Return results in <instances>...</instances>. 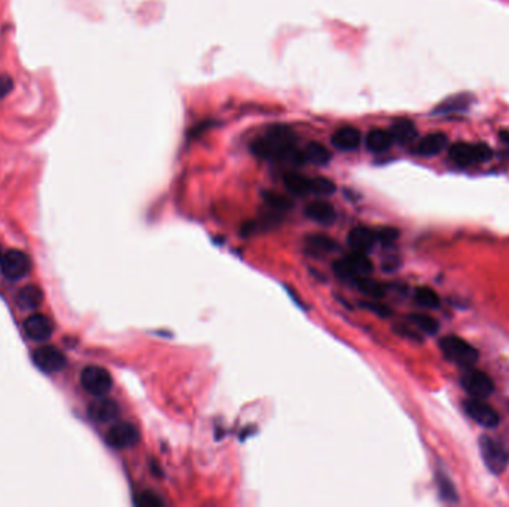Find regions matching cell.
Returning <instances> with one entry per match:
<instances>
[{
	"label": "cell",
	"mask_w": 509,
	"mask_h": 507,
	"mask_svg": "<svg viewBox=\"0 0 509 507\" xmlns=\"http://www.w3.org/2000/svg\"><path fill=\"white\" fill-rule=\"evenodd\" d=\"M305 216L319 225H332L337 219V213L333 207L326 201H315L310 202L305 207Z\"/></svg>",
	"instance_id": "cell-15"
},
{
	"label": "cell",
	"mask_w": 509,
	"mask_h": 507,
	"mask_svg": "<svg viewBox=\"0 0 509 507\" xmlns=\"http://www.w3.org/2000/svg\"><path fill=\"white\" fill-rule=\"evenodd\" d=\"M0 270L9 280H21L32 270V261L21 250H9L0 259Z\"/></svg>",
	"instance_id": "cell-7"
},
{
	"label": "cell",
	"mask_w": 509,
	"mask_h": 507,
	"mask_svg": "<svg viewBox=\"0 0 509 507\" xmlns=\"http://www.w3.org/2000/svg\"><path fill=\"white\" fill-rule=\"evenodd\" d=\"M468 106H469V98L465 96H458V97L445 100L444 103L439 105L433 113H435V115H450V113L466 110Z\"/></svg>",
	"instance_id": "cell-25"
},
{
	"label": "cell",
	"mask_w": 509,
	"mask_h": 507,
	"mask_svg": "<svg viewBox=\"0 0 509 507\" xmlns=\"http://www.w3.org/2000/svg\"><path fill=\"white\" fill-rule=\"evenodd\" d=\"M393 143H399V145H408L411 143L414 138L417 137V129L416 125L408 121V119H401L396 121L389 130Z\"/></svg>",
	"instance_id": "cell-17"
},
{
	"label": "cell",
	"mask_w": 509,
	"mask_h": 507,
	"mask_svg": "<svg viewBox=\"0 0 509 507\" xmlns=\"http://www.w3.org/2000/svg\"><path fill=\"white\" fill-rule=\"evenodd\" d=\"M491 155H493L491 149L484 143H478V145L456 143L450 149L451 161L456 162L457 166H462V167L474 166V164H480V162H486L491 158Z\"/></svg>",
	"instance_id": "cell-5"
},
{
	"label": "cell",
	"mask_w": 509,
	"mask_h": 507,
	"mask_svg": "<svg viewBox=\"0 0 509 507\" xmlns=\"http://www.w3.org/2000/svg\"><path fill=\"white\" fill-rule=\"evenodd\" d=\"M264 201L271 209H275L277 211H286V210L292 209V201L289 198L283 197L280 194H276V192H271V191L264 192Z\"/></svg>",
	"instance_id": "cell-29"
},
{
	"label": "cell",
	"mask_w": 509,
	"mask_h": 507,
	"mask_svg": "<svg viewBox=\"0 0 509 507\" xmlns=\"http://www.w3.org/2000/svg\"><path fill=\"white\" fill-rule=\"evenodd\" d=\"M365 145L366 149L372 154H383L390 149L393 145L392 136L389 131L384 130H371L365 137Z\"/></svg>",
	"instance_id": "cell-19"
},
{
	"label": "cell",
	"mask_w": 509,
	"mask_h": 507,
	"mask_svg": "<svg viewBox=\"0 0 509 507\" xmlns=\"http://www.w3.org/2000/svg\"><path fill=\"white\" fill-rule=\"evenodd\" d=\"M12 79L8 74H0V98L6 97L12 90Z\"/></svg>",
	"instance_id": "cell-34"
},
{
	"label": "cell",
	"mask_w": 509,
	"mask_h": 507,
	"mask_svg": "<svg viewBox=\"0 0 509 507\" xmlns=\"http://www.w3.org/2000/svg\"><path fill=\"white\" fill-rule=\"evenodd\" d=\"M331 142H332L333 147H337L338 150L352 152L361 146L362 136H361V131L355 129V126L345 125L333 133Z\"/></svg>",
	"instance_id": "cell-13"
},
{
	"label": "cell",
	"mask_w": 509,
	"mask_h": 507,
	"mask_svg": "<svg viewBox=\"0 0 509 507\" xmlns=\"http://www.w3.org/2000/svg\"><path fill=\"white\" fill-rule=\"evenodd\" d=\"M17 301H18V305L24 310H36L42 305L44 294L37 286L29 284L20 290Z\"/></svg>",
	"instance_id": "cell-20"
},
{
	"label": "cell",
	"mask_w": 509,
	"mask_h": 507,
	"mask_svg": "<svg viewBox=\"0 0 509 507\" xmlns=\"http://www.w3.org/2000/svg\"><path fill=\"white\" fill-rule=\"evenodd\" d=\"M447 143H449V137L444 133H432L421 138L414 152L420 157H433L439 154Z\"/></svg>",
	"instance_id": "cell-16"
},
{
	"label": "cell",
	"mask_w": 509,
	"mask_h": 507,
	"mask_svg": "<svg viewBox=\"0 0 509 507\" xmlns=\"http://www.w3.org/2000/svg\"><path fill=\"white\" fill-rule=\"evenodd\" d=\"M119 404L105 396L97 397L88 407V416L97 424H107L119 416Z\"/></svg>",
	"instance_id": "cell-11"
},
{
	"label": "cell",
	"mask_w": 509,
	"mask_h": 507,
	"mask_svg": "<svg viewBox=\"0 0 509 507\" xmlns=\"http://www.w3.org/2000/svg\"><path fill=\"white\" fill-rule=\"evenodd\" d=\"M305 249L307 251L312 253V255H328V253L338 250V244L335 243V239H332L328 235L316 234L307 237Z\"/></svg>",
	"instance_id": "cell-18"
},
{
	"label": "cell",
	"mask_w": 509,
	"mask_h": 507,
	"mask_svg": "<svg viewBox=\"0 0 509 507\" xmlns=\"http://www.w3.org/2000/svg\"><path fill=\"white\" fill-rule=\"evenodd\" d=\"M251 149L256 157L263 159L283 161L293 166H301L307 161L304 152L295 146L293 133L284 125L272 126L264 137L256 138Z\"/></svg>",
	"instance_id": "cell-1"
},
{
	"label": "cell",
	"mask_w": 509,
	"mask_h": 507,
	"mask_svg": "<svg viewBox=\"0 0 509 507\" xmlns=\"http://www.w3.org/2000/svg\"><path fill=\"white\" fill-rule=\"evenodd\" d=\"M364 305H366V308H369V310H372V311H376V312H377V314H380V315H388V314L390 312L386 307L378 305V303H374V302H366V303H364Z\"/></svg>",
	"instance_id": "cell-35"
},
{
	"label": "cell",
	"mask_w": 509,
	"mask_h": 507,
	"mask_svg": "<svg viewBox=\"0 0 509 507\" xmlns=\"http://www.w3.org/2000/svg\"><path fill=\"white\" fill-rule=\"evenodd\" d=\"M2 256H4V255H2V250H0V259H2Z\"/></svg>",
	"instance_id": "cell-37"
},
{
	"label": "cell",
	"mask_w": 509,
	"mask_h": 507,
	"mask_svg": "<svg viewBox=\"0 0 509 507\" xmlns=\"http://www.w3.org/2000/svg\"><path fill=\"white\" fill-rule=\"evenodd\" d=\"M461 383L468 395L474 399H487L494 391L493 379L486 372L478 369H468L463 372Z\"/></svg>",
	"instance_id": "cell-6"
},
{
	"label": "cell",
	"mask_w": 509,
	"mask_h": 507,
	"mask_svg": "<svg viewBox=\"0 0 509 507\" xmlns=\"http://www.w3.org/2000/svg\"><path fill=\"white\" fill-rule=\"evenodd\" d=\"M349 265L352 266V270L359 275V277H366L374 270V265H372L371 259L366 256V253L364 251H356L353 250L350 255H347L344 258Z\"/></svg>",
	"instance_id": "cell-22"
},
{
	"label": "cell",
	"mask_w": 509,
	"mask_h": 507,
	"mask_svg": "<svg viewBox=\"0 0 509 507\" xmlns=\"http://www.w3.org/2000/svg\"><path fill=\"white\" fill-rule=\"evenodd\" d=\"M408 320L413 323L414 327H417V331H421L428 335H435L439 329L438 322L426 314H409Z\"/></svg>",
	"instance_id": "cell-24"
},
{
	"label": "cell",
	"mask_w": 509,
	"mask_h": 507,
	"mask_svg": "<svg viewBox=\"0 0 509 507\" xmlns=\"http://www.w3.org/2000/svg\"><path fill=\"white\" fill-rule=\"evenodd\" d=\"M135 503L142 507H163L164 506L163 499H161L154 491L140 492V496L138 497V500H135Z\"/></svg>",
	"instance_id": "cell-32"
},
{
	"label": "cell",
	"mask_w": 509,
	"mask_h": 507,
	"mask_svg": "<svg viewBox=\"0 0 509 507\" xmlns=\"http://www.w3.org/2000/svg\"><path fill=\"white\" fill-rule=\"evenodd\" d=\"M283 183L295 197H304L310 194V179L300 173H286L283 176Z\"/></svg>",
	"instance_id": "cell-21"
},
{
	"label": "cell",
	"mask_w": 509,
	"mask_h": 507,
	"mask_svg": "<svg viewBox=\"0 0 509 507\" xmlns=\"http://www.w3.org/2000/svg\"><path fill=\"white\" fill-rule=\"evenodd\" d=\"M439 348L450 362L461 366H472L478 362V350L468 341L456 335H447L439 341Z\"/></svg>",
	"instance_id": "cell-2"
},
{
	"label": "cell",
	"mask_w": 509,
	"mask_h": 507,
	"mask_svg": "<svg viewBox=\"0 0 509 507\" xmlns=\"http://www.w3.org/2000/svg\"><path fill=\"white\" fill-rule=\"evenodd\" d=\"M304 155L305 159L308 162L315 164V166H326V164L331 161V152L328 150V147L317 142L308 143L304 150Z\"/></svg>",
	"instance_id": "cell-23"
},
{
	"label": "cell",
	"mask_w": 509,
	"mask_h": 507,
	"mask_svg": "<svg viewBox=\"0 0 509 507\" xmlns=\"http://www.w3.org/2000/svg\"><path fill=\"white\" fill-rule=\"evenodd\" d=\"M81 384L86 393L94 397L106 396L112 388V376L102 366H86L81 372Z\"/></svg>",
	"instance_id": "cell-4"
},
{
	"label": "cell",
	"mask_w": 509,
	"mask_h": 507,
	"mask_svg": "<svg viewBox=\"0 0 509 507\" xmlns=\"http://www.w3.org/2000/svg\"><path fill=\"white\" fill-rule=\"evenodd\" d=\"M508 409H509V403H508Z\"/></svg>",
	"instance_id": "cell-38"
},
{
	"label": "cell",
	"mask_w": 509,
	"mask_h": 507,
	"mask_svg": "<svg viewBox=\"0 0 509 507\" xmlns=\"http://www.w3.org/2000/svg\"><path fill=\"white\" fill-rule=\"evenodd\" d=\"M333 272L337 274V277L341 278V280L353 283V284L359 278V275L352 270V266L345 259H340L333 263Z\"/></svg>",
	"instance_id": "cell-31"
},
{
	"label": "cell",
	"mask_w": 509,
	"mask_h": 507,
	"mask_svg": "<svg viewBox=\"0 0 509 507\" xmlns=\"http://www.w3.org/2000/svg\"><path fill=\"white\" fill-rule=\"evenodd\" d=\"M335 185L332 180L325 179V177H316V179H310V194L328 197L335 192Z\"/></svg>",
	"instance_id": "cell-28"
},
{
	"label": "cell",
	"mask_w": 509,
	"mask_h": 507,
	"mask_svg": "<svg viewBox=\"0 0 509 507\" xmlns=\"http://www.w3.org/2000/svg\"><path fill=\"white\" fill-rule=\"evenodd\" d=\"M414 299L418 303L420 307L425 308H438L439 307V298L435 294V290H432L430 287H417L416 294H414Z\"/></svg>",
	"instance_id": "cell-27"
},
{
	"label": "cell",
	"mask_w": 509,
	"mask_h": 507,
	"mask_svg": "<svg viewBox=\"0 0 509 507\" xmlns=\"http://www.w3.org/2000/svg\"><path fill=\"white\" fill-rule=\"evenodd\" d=\"M347 243H349V246L356 251L368 253L377 243L376 231L364 226L353 228V230L349 232V237H347Z\"/></svg>",
	"instance_id": "cell-14"
},
{
	"label": "cell",
	"mask_w": 509,
	"mask_h": 507,
	"mask_svg": "<svg viewBox=\"0 0 509 507\" xmlns=\"http://www.w3.org/2000/svg\"><path fill=\"white\" fill-rule=\"evenodd\" d=\"M140 433L138 427L131 423H118L109 428L106 433L107 445L115 449H128L138 445Z\"/></svg>",
	"instance_id": "cell-8"
},
{
	"label": "cell",
	"mask_w": 509,
	"mask_h": 507,
	"mask_svg": "<svg viewBox=\"0 0 509 507\" xmlns=\"http://www.w3.org/2000/svg\"><path fill=\"white\" fill-rule=\"evenodd\" d=\"M355 286L361 290L362 294H365L369 298H374V299H378L386 294V289H384L383 284H380L376 280H371V278H366V277H359L355 282Z\"/></svg>",
	"instance_id": "cell-26"
},
{
	"label": "cell",
	"mask_w": 509,
	"mask_h": 507,
	"mask_svg": "<svg viewBox=\"0 0 509 507\" xmlns=\"http://www.w3.org/2000/svg\"><path fill=\"white\" fill-rule=\"evenodd\" d=\"M501 140L509 145V133H501Z\"/></svg>",
	"instance_id": "cell-36"
},
{
	"label": "cell",
	"mask_w": 509,
	"mask_h": 507,
	"mask_svg": "<svg viewBox=\"0 0 509 507\" xmlns=\"http://www.w3.org/2000/svg\"><path fill=\"white\" fill-rule=\"evenodd\" d=\"M480 451L484 464L491 473L499 475L505 470L509 463V455L499 440L490 436H482L480 439Z\"/></svg>",
	"instance_id": "cell-3"
},
{
	"label": "cell",
	"mask_w": 509,
	"mask_h": 507,
	"mask_svg": "<svg viewBox=\"0 0 509 507\" xmlns=\"http://www.w3.org/2000/svg\"><path fill=\"white\" fill-rule=\"evenodd\" d=\"M376 237H377V242H380L384 246H389V244H393L396 239H398L399 231L395 230V228H389V226L380 228V230L376 231Z\"/></svg>",
	"instance_id": "cell-33"
},
{
	"label": "cell",
	"mask_w": 509,
	"mask_h": 507,
	"mask_svg": "<svg viewBox=\"0 0 509 507\" xmlns=\"http://www.w3.org/2000/svg\"><path fill=\"white\" fill-rule=\"evenodd\" d=\"M463 408L466 414L482 427L494 428L501 423V415L498 414V411L490 407L487 402H484V399L470 397L463 403Z\"/></svg>",
	"instance_id": "cell-9"
},
{
	"label": "cell",
	"mask_w": 509,
	"mask_h": 507,
	"mask_svg": "<svg viewBox=\"0 0 509 507\" xmlns=\"http://www.w3.org/2000/svg\"><path fill=\"white\" fill-rule=\"evenodd\" d=\"M33 362L41 371H44L46 374H54V372H60L61 369H65L67 360H66L65 354L61 353L57 347L45 345V347L37 348L33 353Z\"/></svg>",
	"instance_id": "cell-10"
},
{
	"label": "cell",
	"mask_w": 509,
	"mask_h": 507,
	"mask_svg": "<svg viewBox=\"0 0 509 507\" xmlns=\"http://www.w3.org/2000/svg\"><path fill=\"white\" fill-rule=\"evenodd\" d=\"M438 488H439V494H441L442 500L449 501V503L457 501L458 497H457V491H456L453 482L442 473H438Z\"/></svg>",
	"instance_id": "cell-30"
},
{
	"label": "cell",
	"mask_w": 509,
	"mask_h": 507,
	"mask_svg": "<svg viewBox=\"0 0 509 507\" xmlns=\"http://www.w3.org/2000/svg\"><path fill=\"white\" fill-rule=\"evenodd\" d=\"M24 332L33 341H46L54 332V323L44 314H32L24 320Z\"/></svg>",
	"instance_id": "cell-12"
}]
</instances>
